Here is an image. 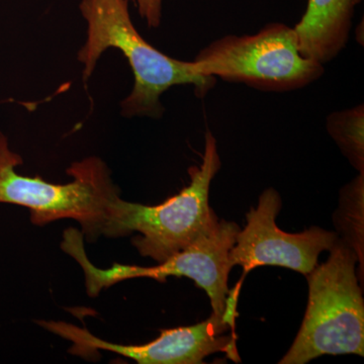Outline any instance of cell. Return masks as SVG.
Returning <instances> with one entry per match:
<instances>
[{
    "instance_id": "4",
    "label": "cell",
    "mask_w": 364,
    "mask_h": 364,
    "mask_svg": "<svg viewBox=\"0 0 364 364\" xmlns=\"http://www.w3.org/2000/svg\"><path fill=\"white\" fill-rule=\"evenodd\" d=\"M330 256L309 273L303 324L280 364H305L326 355L364 352V301L356 274L358 258L338 238Z\"/></svg>"
},
{
    "instance_id": "9",
    "label": "cell",
    "mask_w": 364,
    "mask_h": 364,
    "mask_svg": "<svg viewBox=\"0 0 364 364\" xmlns=\"http://www.w3.org/2000/svg\"><path fill=\"white\" fill-rule=\"evenodd\" d=\"M363 0H308L301 21L294 26L299 51L325 65L348 43L356 6Z\"/></svg>"
},
{
    "instance_id": "5",
    "label": "cell",
    "mask_w": 364,
    "mask_h": 364,
    "mask_svg": "<svg viewBox=\"0 0 364 364\" xmlns=\"http://www.w3.org/2000/svg\"><path fill=\"white\" fill-rule=\"evenodd\" d=\"M198 74L268 92L301 90L324 74V65L299 51L294 26L272 23L254 35H228L193 60Z\"/></svg>"
},
{
    "instance_id": "6",
    "label": "cell",
    "mask_w": 364,
    "mask_h": 364,
    "mask_svg": "<svg viewBox=\"0 0 364 364\" xmlns=\"http://www.w3.org/2000/svg\"><path fill=\"white\" fill-rule=\"evenodd\" d=\"M240 230L236 223L219 220L213 229L156 267L114 263L107 269H102L90 262L87 256H83L79 260V267L85 274L86 293L90 298H95L105 289L141 277L164 282L168 277H186L207 293L213 308L212 316L225 322L230 293L228 279L233 267L230 262V251L236 243Z\"/></svg>"
},
{
    "instance_id": "7",
    "label": "cell",
    "mask_w": 364,
    "mask_h": 364,
    "mask_svg": "<svg viewBox=\"0 0 364 364\" xmlns=\"http://www.w3.org/2000/svg\"><path fill=\"white\" fill-rule=\"evenodd\" d=\"M47 331L72 343L69 353L91 358L98 351H109L141 364H198L217 352H225L238 361L236 338L225 336L232 328L224 321L210 316L207 321L188 327L161 330L157 339L149 343L123 345L98 338L85 328L63 321H36ZM233 329V328H232Z\"/></svg>"
},
{
    "instance_id": "12",
    "label": "cell",
    "mask_w": 364,
    "mask_h": 364,
    "mask_svg": "<svg viewBox=\"0 0 364 364\" xmlns=\"http://www.w3.org/2000/svg\"><path fill=\"white\" fill-rule=\"evenodd\" d=\"M139 14L152 28H159L162 20L163 0H133Z\"/></svg>"
},
{
    "instance_id": "10",
    "label": "cell",
    "mask_w": 364,
    "mask_h": 364,
    "mask_svg": "<svg viewBox=\"0 0 364 364\" xmlns=\"http://www.w3.org/2000/svg\"><path fill=\"white\" fill-rule=\"evenodd\" d=\"M326 129L352 166L364 173L363 104L331 112L326 117Z\"/></svg>"
},
{
    "instance_id": "1",
    "label": "cell",
    "mask_w": 364,
    "mask_h": 364,
    "mask_svg": "<svg viewBox=\"0 0 364 364\" xmlns=\"http://www.w3.org/2000/svg\"><path fill=\"white\" fill-rule=\"evenodd\" d=\"M79 9L87 23L85 44L77 54L83 82L112 48L123 53L133 71V88L121 102L124 117L160 119L165 112L161 95L173 86L193 85L200 98L214 87L215 78L198 74L193 61L167 56L144 39L132 21L128 0H81Z\"/></svg>"
},
{
    "instance_id": "3",
    "label": "cell",
    "mask_w": 364,
    "mask_h": 364,
    "mask_svg": "<svg viewBox=\"0 0 364 364\" xmlns=\"http://www.w3.org/2000/svg\"><path fill=\"white\" fill-rule=\"evenodd\" d=\"M221 166L217 140L207 131L202 164L188 169L191 183L158 205L127 202L119 196L109 208L104 236L114 239L138 232L140 235L132 240L138 252L164 262L219 222L208 195Z\"/></svg>"
},
{
    "instance_id": "2",
    "label": "cell",
    "mask_w": 364,
    "mask_h": 364,
    "mask_svg": "<svg viewBox=\"0 0 364 364\" xmlns=\"http://www.w3.org/2000/svg\"><path fill=\"white\" fill-rule=\"evenodd\" d=\"M21 164L23 158L0 130V203L28 208L37 226L71 219L88 242L104 236L109 208L121 196L107 163L95 156L73 163L67 169L73 179L65 184L21 176L16 171Z\"/></svg>"
},
{
    "instance_id": "11",
    "label": "cell",
    "mask_w": 364,
    "mask_h": 364,
    "mask_svg": "<svg viewBox=\"0 0 364 364\" xmlns=\"http://www.w3.org/2000/svg\"><path fill=\"white\" fill-rule=\"evenodd\" d=\"M363 198L364 173L342 188L339 210L335 214V226L342 234V242L355 252L363 269Z\"/></svg>"
},
{
    "instance_id": "8",
    "label": "cell",
    "mask_w": 364,
    "mask_h": 364,
    "mask_svg": "<svg viewBox=\"0 0 364 364\" xmlns=\"http://www.w3.org/2000/svg\"><path fill=\"white\" fill-rule=\"evenodd\" d=\"M280 208L279 193L274 188L263 191L257 208L246 214L247 224L239 231L230 251L232 267L240 265L245 274L254 268L272 265L308 275L317 267L318 255L338 240L335 232L318 227L298 234L286 233L275 223Z\"/></svg>"
}]
</instances>
